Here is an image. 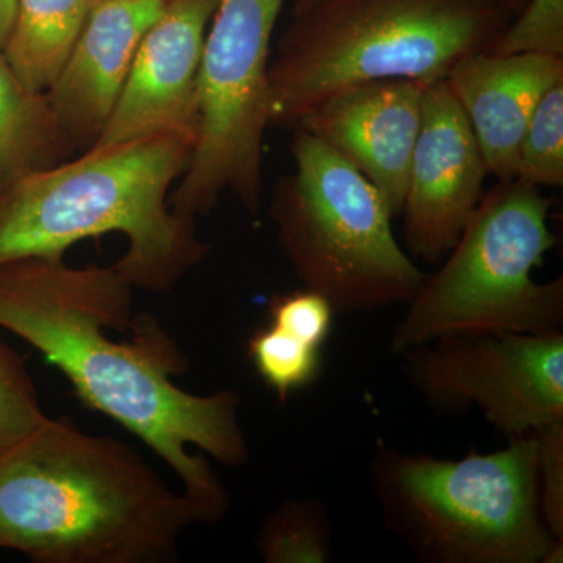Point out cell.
<instances>
[{
  "instance_id": "7c38bea8",
  "label": "cell",
  "mask_w": 563,
  "mask_h": 563,
  "mask_svg": "<svg viewBox=\"0 0 563 563\" xmlns=\"http://www.w3.org/2000/svg\"><path fill=\"white\" fill-rule=\"evenodd\" d=\"M428 85L410 79L351 85L298 124L372 181L395 218L401 217Z\"/></svg>"
},
{
  "instance_id": "8fae6325",
  "label": "cell",
  "mask_w": 563,
  "mask_h": 563,
  "mask_svg": "<svg viewBox=\"0 0 563 563\" xmlns=\"http://www.w3.org/2000/svg\"><path fill=\"white\" fill-rule=\"evenodd\" d=\"M217 5L218 0H166L144 33L120 99L91 147L158 133H179L196 144L203 41Z\"/></svg>"
},
{
  "instance_id": "44dd1931",
  "label": "cell",
  "mask_w": 563,
  "mask_h": 563,
  "mask_svg": "<svg viewBox=\"0 0 563 563\" xmlns=\"http://www.w3.org/2000/svg\"><path fill=\"white\" fill-rule=\"evenodd\" d=\"M487 52L563 57V0H526Z\"/></svg>"
},
{
  "instance_id": "e0dca14e",
  "label": "cell",
  "mask_w": 563,
  "mask_h": 563,
  "mask_svg": "<svg viewBox=\"0 0 563 563\" xmlns=\"http://www.w3.org/2000/svg\"><path fill=\"white\" fill-rule=\"evenodd\" d=\"M322 350L306 333L273 321L254 331L246 343L255 373L280 402L320 379Z\"/></svg>"
},
{
  "instance_id": "4fadbf2b",
  "label": "cell",
  "mask_w": 563,
  "mask_h": 563,
  "mask_svg": "<svg viewBox=\"0 0 563 563\" xmlns=\"http://www.w3.org/2000/svg\"><path fill=\"white\" fill-rule=\"evenodd\" d=\"M166 0H92L79 40L46 92L77 150H90L109 122L144 33Z\"/></svg>"
},
{
  "instance_id": "603a6c76",
  "label": "cell",
  "mask_w": 563,
  "mask_h": 563,
  "mask_svg": "<svg viewBox=\"0 0 563 563\" xmlns=\"http://www.w3.org/2000/svg\"><path fill=\"white\" fill-rule=\"evenodd\" d=\"M18 0H0V51L9 38L11 24L16 14Z\"/></svg>"
},
{
  "instance_id": "8992f818",
  "label": "cell",
  "mask_w": 563,
  "mask_h": 563,
  "mask_svg": "<svg viewBox=\"0 0 563 563\" xmlns=\"http://www.w3.org/2000/svg\"><path fill=\"white\" fill-rule=\"evenodd\" d=\"M295 172L273 188L277 243L303 288L336 314L409 303L428 274L393 233L383 192L306 129H291Z\"/></svg>"
},
{
  "instance_id": "30bf717a",
  "label": "cell",
  "mask_w": 563,
  "mask_h": 563,
  "mask_svg": "<svg viewBox=\"0 0 563 563\" xmlns=\"http://www.w3.org/2000/svg\"><path fill=\"white\" fill-rule=\"evenodd\" d=\"M483 151L446 79L426 87L406 196L404 246L410 257L439 265L483 201Z\"/></svg>"
},
{
  "instance_id": "5b68a950",
  "label": "cell",
  "mask_w": 563,
  "mask_h": 563,
  "mask_svg": "<svg viewBox=\"0 0 563 563\" xmlns=\"http://www.w3.org/2000/svg\"><path fill=\"white\" fill-rule=\"evenodd\" d=\"M369 476L384 523L429 563H561L540 509L539 437L459 461L379 443Z\"/></svg>"
},
{
  "instance_id": "7a4b0ae2",
  "label": "cell",
  "mask_w": 563,
  "mask_h": 563,
  "mask_svg": "<svg viewBox=\"0 0 563 563\" xmlns=\"http://www.w3.org/2000/svg\"><path fill=\"white\" fill-rule=\"evenodd\" d=\"M198 523L132 446L51 418L0 454V548L38 563H168Z\"/></svg>"
},
{
  "instance_id": "7402d4cb",
  "label": "cell",
  "mask_w": 563,
  "mask_h": 563,
  "mask_svg": "<svg viewBox=\"0 0 563 563\" xmlns=\"http://www.w3.org/2000/svg\"><path fill=\"white\" fill-rule=\"evenodd\" d=\"M533 432L539 437L540 509L550 532L563 540V420Z\"/></svg>"
},
{
  "instance_id": "52a82bcc",
  "label": "cell",
  "mask_w": 563,
  "mask_h": 563,
  "mask_svg": "<svg viewBox=\"0 0 563 563\" xmlns=\"http://www.w3.org/2000/svg\"><path fill=\"white\" fill-rule=\"evenodd\" d=\"M550 210L542 188L515 179L485 192L440 269L407 303L393 354L454 333L563 332L562 277L533 279L558 242Z\"/></svg>"
},
{
  "instance_id": "6da1fadb",
  "label": "cell",
  "mask_w": 563,
  "mask_h": 563,
  "mask_svg": "<svg viewBox=\"0 0 563 563\" xmlns=\"http://www.w3.org/2000/svg\"><path fill=\"white\" fill-rule=\"evenodd\" d=\"M0 329L20 336L69 380L88 409L128 429L181 485L198 523L221 521L231 495L209 459L250 461L239 393L198 395L174 377L187 373L179 344L152 317H133V287L117 266H70L63 257L0 265Z\"/></svg>"
},
{
  "instance_id": "d6986e66",
  "label": "cell",
  "mask_w": 563,
  "mask_h": 563,
  "mask_svg": "<svg viewBox=\"0 0 563 563\" xmlns=\"http://www.w3.org/2000/svg\"><path fill=\"white\" fill-rule=\"evenodd\" d=\"M515 180L537 188L563 185V81L543 96L526 125Z\"/></svg>"
},
{
  "instance_id": "9c48e42d",
  "label": "cell",
  "mask_w": 563,
  "mask_h": 563,
  "mask_svg": "<svg viewBox=\"0 0 563 563\" xmlns=\"http://www.w3.org/2000/svg\"><path fill=\"white\" fill-rule=\"evenodd\" d=\"M401 358L413 390L432 409L476 407L507 440L563 420V332L454 333Z\"/></svg>"
},
{
  "instance_id": "ba28073f",
  "label": "cell",
  "mask_w": 563,
  "mask_h": 563,
  "mask_svg": "<svg viewBox=\"0 0 563 563\" xmlns=\"http://www.w3.org/2000/svg\"><path fill=\"white\" fill-rule=\"evenodd\" d=\"M287 0H218L201 65V128L190 163L169 195L196 221L231 191L255 217L262 207L263 140L269 129L272 41Z\"/></svg>"
},
{
  "instance_id": "2e32d148",
  "label": "cell",
  "mask_w": 563,
  "mask_h": 563,
  "mask_svg": "<svg viewBox=\"0 0 563 563\" xmlns=\"http://www.w3.org/2000/svg\"><path fill=\"white\" fill-rule=\"evenodd\" d=\"M92 0H18L2 54L18 79L46 95L76 46Z\"/></svg>"
},
{
  "instance_id": "9a60e30c",
  "label": "cell",
  "mask_w": 563,
  "mask_h": 563,
  "mask_svg": "<svg viewBox=\"0 0 563 563\" xmlns=\"http://www.w3.org/2000/svg\"><path fill=\"white\" fill-rule=\"evenodd\" d=\"M76 151L47 96L29 90L0 51V184L68 161Z\"/></svg>"
},
{
  "instance_id": "3957f363",
  "label": "cell",
  "mask_w": 563,
  "mask_h": 563,
  "mask_svg": "<svg viewBox=\"0 0 563 563\" xmlns=\"http://www.w3.org/2000/svg\"><path fill=\"white\" fill-rule=\"evenodd\" d=\"M192 150L188 136L158 133L91 147L0 184V265L63 257L84 240L121 233L128 250L114 266L124 279L147 291L173 290L209 254L196 221L169 206Z\"/></svg>"
},
{
  "instance_id": "5bb4252c",
  "label": "cell",
  "mask_w": 563,
  "mask_h": 563,
  "mask_svg": "<svg viewBox=\"0 0 563 563\" xmlns=\"http://www.w3.org/2000/svg\"><path fill=\"white\" fill-rule=\"evenodd\" d=\"M446 81L472 125L488 174L498 181L514 180L526 125L543 96L563 81V57L474 52L454 66Z\"/></svg>"
},
{
  "instance_id": "cb8c5ba5",
  "label": "cell",
  "mask_w": 563,
  "mask_h": 563,
  "mask_svg": "<svg viewBox=\"0 0 563 563\" xmlns=\"http://www.w3.org/2000/svg\"><path fill=\"white\" fill-rule=\"evenodd\" d=\"M317 2H320V0H295V3H292L291 14L301 13V11L309 9V7L314 5ZM496 2L501 3L506 9L512 11L515 16L518 11L523 9L526 0H496Z\"/></svg>"
},
{
  "instance_id": "ac0fdd59",
  "label": "cell",
  "mask_w": 563,
  "mask_h": 563,
  "mask_svg": "<svg viewBox=\"0 0 563 563\" xmlns=\"http://www.w3.org/2000/svg\"><path fill=\"white\" fill-rule=\"evenodd\" d=\"M258 550L266 563L331 561L332 529L320 499L285 501L263 521Z\"/></svg>"
},
{
  "instance_id": "277c9868",
  "label": "cell",
  "mask_w": 563,
  "mask_h": 563,
  "mask_svg": "<svg viewBox=\"0 0 563 563\" xmlns=\"http://www.w3.org/2000/svg\"><path fill=\"white\" fill-rule=\"evenodd\" d=\"M514 13L496 0H320L277 43L269 128L292 129L333 92L365 81L444 80L487 51Z\"/></svg>"
},
{
  "instance_id": "ffe728a7",
  "label": "cell",
  "mask_w": 563,
  "mask_h": 563,
  "mask_svg": "<svg viewBox=\"0 0 563 563\" xmlns=\"http://www.w3.org/2000/svg\"><path fill=\"white\" fill-rule=\"evenodd\" d=\"M46 418L27 366L0 340V454L31 435Z\"/></svg>"
}]
</instances>
